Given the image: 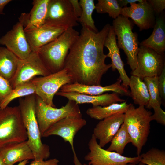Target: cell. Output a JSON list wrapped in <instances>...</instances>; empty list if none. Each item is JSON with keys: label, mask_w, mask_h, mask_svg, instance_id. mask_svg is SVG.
<instances>
[{"label": "cell", "mask_w": 165, "mask_h": 165, "mask_svg": "<svg viewBox=\"0 0 165 165\" xmlns=\"http://www.w3.org/2000/svg\"><path fill=\"white\" fill-rule=\"evenodd\" d=\"M2 14H4L0 12V15H2Z\"/></svg>", "instance_id": "cell-46"}, {"label": "cell", "mask_w": 165, "mask_h": 165, "mask_svg": "<svg viewBox=\"0 0 165 165\" xmlns=\"http://www.w3.org/2000/svg\"><path fill=\"white\" fill-rule=\"evenodd\" d=\"M0 44L5 46L21 60L27 58L32 51L23 25L19 21L0 38Z\"/></svg>", "instance_id": "cell-13"}, {"label": "cell", "mask_w": 165, "mask_h": 165, "mask_svg": "<svg viewBox=\"0 0 165 165\" xmlns=\"http://www.w3.org/2000/svg\"><path fill=\"white\" fill-rule=\"evenodd\" d=\"M79 2L82 9V13L81 16L78 18V22H80L82 26L87 27L93 31L98 32L92 16L95 8L94 0H80Z\"/></svg>", "instance_id": "cell-29"}, {"label": "cell", "mask_w": 165, "mask_h": 165, "mask_svg": "<svg viewBox=\"0 0 165 165\" xmlns=\"http://www.w3.org/2000/svg\"><path fill=\"white\" fill-rule=\"evenodd\" d=\"M163 55L150 48L140 46L137 55V66L132 71V75L142 80L146 77L159 76L165 67Z\"/></svg>", "instance_id": "cell-10"}, {"label": "cell", "mask_w": 165, "mask_h": 165, "mask_svg": "<svg viewBox=\"0 0 165 165\" xmlns=\"http://www.w3.org/2000/svg\"><path fill=\"white\" fill-rule=\"evenodd\" d=\"M36 87L35 94L46 104L55 107L54 96L64 85L72 83L71 76L64 68L57 72L32 79Z\"/></svg>", "instance_id": "cell-8"}, {"label": "cell", "mask_w": 165, "mask_h": 165, "mask_svg": "<svg viewBox=\"0 0 165 165\" xmlns=\"http://www.w3.org/2000/svg\"><path fill=\"white\" fill-rule=\"evenodd\" d=\"M130 104L125 101L120 103H113L106 106L92 107L87 110L86 113L92 118L101 120L116 114L125 113Z\"/></svg>", "instance_id": "cell-25"}, {"label": "cell", "mask_w": 165, "mask_h": 165, "mask_svg": "<svg viewBox=\"0 0 165 165\" xmlns=\"http://www.w3.org/2000/svg\"><path fill=\"white\" fill-rule=\"evenodd\" d=\"M35 113L40 134H43L53 124L67 117H82L78 105L68 100L64 106L57 108L45 103L35 94Z\"/></svg>", "instance_id": "cell-5"}, {"label": "cell", "mask_w": 165, "mask_h": 165, "mask_svg": "<svg viewBox=\"0 0 165 165\" xmlns=\"http://www.w3.org/2000/svg\"><path fill=\"white\" fill-rule=\"evenodd\" d=\"M112 26L117 37V46L123 50L127 63L133 71L137 66L139 49L138 35L132 31L133 23L128 18L120 15L114 19Z\"/></svg>", "instance_id": "cell-7"}, {"label": "cell", "mask_w": 165, "mask_h": 165, "mask_svg": "<svg viewBox=\"0 0 165 165\" xmlns=\"http://www.w3.org/2000/svg\"><path fill=\"white\" fill-rule=\"evenodd\" d=\"M130 96L134 104L146 106L150 99L149 94L145 83L139 77L131 75L130 78Z\"/></svg>", "instance_id": "cell-26"}, {"label": "cell", "mask_w": 165, "mask_h": 165, "mask_svg": "<svg viewBox=\"0 0 165 165\" xmlns=\"http://www.w3.org/2000/svg\"><path fill=\"white\" fill-rule=\"evenodd\" d=\"M69 1L72 5L74 14L78 19L81 16L82 13V9L79 2L78 0H69Z\"/></svg>", "instance_id": "cell-38"}, {"label": "cell", "mask_w": 165, "mask_h": 165, "mask_svg": "<svg viewBox=\"0 0 165 165\" xmlns=\"http://www.w3.org/2000/svg\"><path fill=\"white\" fill-rule=\"evenodd\" d=\"M19 60L7 48L0 46V75L9 82L16 73Z\"/></svg>", "instance_id": "cell-24"}, {"label": "cell", "mask_w": 165, "mask_h": 165, "mask_svg": "<svg viewBox=\"0 0 165 165\" xmlns=\"http://www.w3.org/2000/svg\"><path fill=\"white\" fill-rule=\"evenodd\" d=\"M11 1V0H0V12L4 14L3 11L5 7Z\"/></svg>", "instance_id": "cell-40"}, {"label": "cell", "mask_w": 165, "mask_h": 165, "mask_svg": "<svg viewBox=\"0 0 165 165\" xmlns=\"http://www.w3.org/2000/svg\"><path fill=\"white\" fill-rule=\"evenodd\" d=\"M88 146L90 152L85 156L84 159L88 161V165H127L130 163L137 164L139 162V156L128 157L103 149L93 134Z\"/></svg>", "instance_id": "cell-9"}, {"label": "cell", "mask_w": 165, "mask_h": 165, "mask_svg": "<svg viewBox=\"0 0 165 165\" xmlns=\"http://www.w3.org/2000/svg\"><path fill=\"white\" fill-rule=\"evenodd\" d=\"M28 135L19 106L0 109V148L10 143L27 140Z\"/></svg>", "instance_id": "cell-6"}, {"label": "cell", "mask_w": 165, "mask_h": 165, "mask_svg": "<svg viewBox=\"0 0 165 165\" xmlns=\"http://www.w3.org/2000/svg\"><path fill=\"white\" fill-rule=\"evenodd\" d=\"M139 162L147 165H165V151L152 148L139 156Z\"/></svg>", "instance_id": "cell-32"}, {"label": "cell", "mask_w": 165, "mask_h": 165, "mask_svg": "<svg viewBox=\"0 0 165 165\" xmlns=\"http://www.w3.org/2000/svg\"><path fill=\"white\" fill-rule=\"evenodd\" d=\"M152 114L144 106H139L135 108L131 104L124 113L123 123L127 127L131 143L136 148L138 156L140 155L147 141L150 132Z\"/></svg>", "instance_id": "cell-4"}, {"label": "cell", "mask_w": 165, "mask_h": 165, "mask_svg": "<svg viewBox=\"0 0 165 165\" xmlns=\"http://www.w3.org/2000/svg\"><path fill=\"white\" fill-rule=\"evenodd\" d=\"M59 160L53 158L46 160H33L29 165H58Z\"/></svg>", "instance_id": "cell-37"}, {"label": "cell", "mask_w": 165, "mask_h": 165, "mask_svg": "<svg viewBox=\"0 0 165 165\" xmlns=\"http://www.w3.org/2000/svg\"><path fill=\"white\" fill-rule=\"evenodd\" d=\"M143 0H118V3L122 8L127 7L128 4L136 3L137 2H140Z\"/></svg>", "instance_id": "cell-39"}, {"label": "cell", "mask_w": 165, "mask_h": 165, "mask_svg": "<svg viewBox=\"0 0 165 165\" xmlns=\"http://www.w3.org/2000/svg\"><path fill=\"white\" fill-rule=\"evenodd\" d=\"M95 6L97 13H107L114 19L121 15L122 8L119 6L117 0H98Z\"/></svg>", "instance_id": "cell-31"}, {"label": "cell", "mask_w": 165, "mask_h": 165, "mask_svg": "<svg viewBox=\"0 0 165 165\" xmlns=\"http://www.w3.org/2000/svg\"><path fill=\"white\" fill-rule=\"evenodd\" d=\"M147 1L152 6L155 13L158 14L161 13L165 8V0Z\"/></svg>", "instance_id": "cell-35"}, {"label": "cell", "mask_w": 165, "mask_h": 165, "mask_svg": "<svg viewBox=\"0 0 165 165\" xmlns=\"http://www.w3.org/2000/svg\"><path fill=\"white\" fill-rule=\"evenodd\" d=\"M67 29L44 24L38 27L24 30L32 51L37 52L40 48L56 39Z\"/></svg>", "instance_id": "cell-16"}, {"label": "cell", "mask_w": 165, "mask_h": 165, "mask_svg": "<svg viewBox=\"0 0 165 165\" xmlns=\"http://www.w3.org/2000/svg\"><path fill=\"white\" fill-rule=\"evenodd\" d=\"M130 4L129 7L122 8L121 15L131 19L140 31L153 27L156 20L155 13L147 0Z\"/></svg>", "instance_id": "cell-15"}, {"label": "cell", "mask_w": 165, "mask_h": 165, "mask_svg": "<svg viewBox=\"0 0 165 165\" xmlns=\"http://www.w3.org/2000/svg\"><path fill=\"white\" fill-rule=\"evenodd\" d=\"M0 165H6L4 162H3V160L0 157Z\"/></svg>", "instance_id": "cell-43"}, {"label": "cell", "mask_w": 165, "mask_h": 165, "mask_svg": "<svg viewBox=\"0 0 165 165\" xmlns=\"http://www.w3.org/2000/svg\"><path fill=\"white\" fill-rule=\"evenodd\" d=\"M69 0H50L44 24L66 29L79 25Z\"/></svg>", "instance_id": "cell-12"}, {"label": "cell", "mask_w": 165, "mask_h": 165, "mask_svg": "<svg viewBox=\"0 0 165 165\" xmlns=\"http://www.w3.org/2000/svg\"><path fill=\"white\" fill-rule=\"evenodd\" d=\"M158 88L161 98H165V67L158 76Z\"/></svg>", "instance_id": "cell-36"}, {"label": "cell", "mask_w": 165, "mask_h": 165, "mask_svg": "<svg viewBox=\"0 0 165 165\" xmlns=\"http://www.w3.org/2000/svg\"><path fill=\"white\" fill-rule=\"evenodd\" d=\"M110 25L106 24L95 32L82 26L80 34L70 49L64 68L71 76L72 83L101 85L103 75L111 67L105 64L107 57L104 44Z\"/></svg>", "instance_id": "cell-1"}, {"label": "cell", "mask_w": 165, "mask_h": 165, "mask_svg": "<svg viewBox=\"0 0 165 165\" xmlns=\"http://www.w3.org/2000/svg\"><path fill=\"white\" fill-rule=\"evenodd\" d=\"M28 163V160H25L20 162L17 165H26Z\"/></svg>", "instance_id": "cell-42"}, {"label": "cell", "mask_w": 165, "mask_h": 165, "mask_svg": "<svg viewBox=\"0 0 165 165\" xmlns=\"http://www.w3.org/2000/svg\"><path fill=\"white\" fill-rule=\"evenodd\" d=\"M56 95L73 101L78 105L90 103L93 105V107L106 106L118 102L122 103L125 101V100L119 97L118 94L114 92L98 95H91L75 92H66L58 91Z\"/></svg>", "instance_id": "cell-19"}, {"label": "cell", "mask_w": 165, "mask_h": 165, "mask_svg": "<svg viewBox=\"0 0 165 165\" xmlns=\"http://www.w3.org/2000/svg\"><path fill=\"white\" fill-rule=\"evenodd\" d=\"M74 163L75 165H83L80 162L76 155H74Z\"/></svg>", "instance_id": "cell-41"}, {"label": "cell", "mask_w": 165, "mask_h": 165, "mask_svg": "<svg viewBox=\"0 0 165 165\" xmlns=\"http://www.w3.org/2000/svg\"><path fill=\"white\" fill-rule=\"evenodd\" d=\"M0 157L6 165H13L18 162L34 160L27 140L5 145L0 148Z\"/></svg>", "instance_id": "cell-20"}, {"label": "cell", "mask_w": 165, "mask_h": 165, "mask_svg": "<svg viewBox=\"0 0 165 165\" xmlns=\"http://www.w3.org/2000/svg\"><path fill=\"white\" fill-rule=\"evenodd\" d=\"M13 89L10 82L0 75V104Z\"/></svg>", "instance_id": "cell-33"}, {"label": "cell", "mask_w": 165, "mask_h": 165, "mask_svg": "<svg viewBox=\"0 0 165 165\" xmlns=\"http://www.w3.org/2000/svg\"><path fill=\"white\" fill-rule=\"evenodd\" d=\"M36 87L32 79L16 86L0 104V109L8 106L13 100L17 98L26 97L35 94Z\"/></svg>", "instance_id": "cell-27"}, {"label": "cell", "mask_w": 165, "mask_h": 165, "mask_svg": "<svg viewBox=\"0 0 165 165\" xmlns=\"http://www.w3.org/2000/svg\"><path fill=\"white\" fill-rule=\"evenodd\" d=\"M154 113L151 116L152 120H155L157 123L165 125V112L161 107L153 108Z\"/></svg>", "instance_id": "cell-34"}, {"label": "cell", "mask_w": 165, "mask_h": 165, "mask_svg": "<svg viewBox=\"0 0 165 165\" xmlns=\"http://www.w3.org/2000/svg\"><path fill=\"white\" fill-rule=\"evenodd\" d=\"M122 81L119 79L115 83L106 86L86 85L77 83L68 84L62 86L59 91L63 92H75L91 95H98L112 91L122 95L130 96V91L121 84Z\"/></svg>", "instance_id": "cell-17"}, {"label": "cell", "mask_w": 165, "mask_h": 165, "mask_svg": "<svg viewBox=\"0 0 165 165\" xmlns=\"http://www.w3.org/2000/svg\"><path fill=\"white\" fill-rule=\"evenodd\" d=\"M107 150L116 152L122 155L126 145L131 143L130 136L126 125L123 123L113 137Z\"/></svg>", "instance_id": "cell-28"}, {"label": "cell", "mask_w": 165, "mask_h": 165, "mask_svg": "<svg viewBox=\"0 0 165 165\" xmlns=\"http://www.w3.org/2000/svg\"><path fill=\"white\" fill-rule=\"evenodd\" d=\"M124 113H118L100 121L94 127L93 134L103 148L111 140L124 122Z\"/></svg>", "instance_id": "cell-18"}, {"label": "cell", "mask_w": 165, "mask_h": 165, "mask_svg": "<svg viewBox=\"0 0 165 165\" xmlns=\"http://www.w3.org/2000/svg\"><path fill=\"white\" fill-rule=\"evenodd\" d=\"M35 94L21 98L19 108L23 123L27 130V141L34 160H43L50 157V147L42 141V137L35 113Z\"/></svg>", "instance_id": "cell-2"}, {"label": "cell", "mask_w": 165, "mask_h": 165, "mask_svg": "<svg viewBox=\"0 0 165 165\" xmlns=\"http://www.w3.org/2000/svg\"><path fill=\"white\" fill-rule=\"evenodd\" d=\"M140 46L150 48L160 54H164L165 51V22L164 16L161 14L156 19L152 34L140 43Z\"/></svg>", "instance_id": "cell-23"}, {"label": "cell", "mask_w": 165, "mask_h": 165, "mask_svg": "<svg viewBox=\"0 0 165 165\" xmlns=\"http://www.w3.org/2000/svg\"><path fill=\"white\" fill-rule=\"evenodd\" d=\"M79 35V32L73 28H68L56 39L38 50L37 52L51 73L64 68L69 51Z\"/></svg>", "instance_id": "cell-3"}, {"label": "cell", "mask_w": 165, "mask_h": 165, "mask_svg": "<svg viewBox=\"0 0 165 165\" xmlns=\"http://www.w3.org/2000/svg\"><path fill=\"white\" fill-rule=\"evenodd\" d=\"M138 164V165H145V164L140 162H139Z\"/></svg>", "instance_id": "cell-45"}, {"label": "cell", "mask_w": 165, "mask_h": 165, "mask_svg": "<svg viewBox=\"0 0 165 165\" xmlns=\"http://www.w3.org/2000/svg\"><path fill=\"white\" fill-rule=\"evenodd\" d=\"M83 165H88L87 164L85 163L83 164ZM127 165H136V164L135 163H130L128 164Z\"/></svg>", "instance_id": "cell-44"}, {"label": "cell", "mask_w": 165, "mask_h": 165, "mask_svg": "<svg viewBox=\"0 0 165 165\" xmlns=\"http://www.w3.org/2000/svg\"><path fill=\"white\" fill-rule=\"evenodd\" d=\"M49 1L34 0L30 12L21 14L19 21L23 25L24 30L38 27L44 24Z\"/></svg>", "instance_id": "cell-22"}, {"label": "cell", "mask_w": 165, "mask_h": 165, "mask_svg": "<svg viewBox=\"0 0 165 165\" xmlns=\"http://www.w3.org/2000/svg\"><path fill=\"white\" fill-rule=\"evenodd\" d=\"M37 52L31 51L26 58L19 60L16 73L9 81L13 89L29 81L37 75L45 76L51 74Z\"/></svg>", "instance_id": "cell-11"}, {"label": "cell", "mask_w": 165, "mask_h": 165, "mask_svg": "<svg viewBox=\"0 0 165 165\" xmlns=\"http://www.w3.org/2000/svg\"><path fill=\"white\" fill-rule=\"evenodd\" d=\"M104 46L108 50L107 57L110 58L111 67L113 71L117 69L119 73V78L122 82L123 85L128 88L129 85L130 78L124 68V64L122 61L116 40V35L112 25L105 39Z\"/></svg>", "instance_id": "cell-21"}, {"label": "cell", "mask_w": 165, "mask_h": 165, "mask_svg": "<svg viewBox=\"0 0 165 165\" xmlns=\"http://www.w3.org/2000/svg\"><path fill=\"white\" fill-rule=\"evenodd\" d=\"M143 80L150 95L149 101L146 108L150 109L161 107V98L158 88V76L146 77Z\"/></svg>", "instance_id": "cell-30"}, {"label": "cell", "mask_w": 165, "mask_h": 165, "mask_svg": "<svg viewBox=\"0 0 165 165\" xmlns=\"http://www.w3.org/2000/svg\"><path fill=\"white\" fill-rule=\"evenodd\" d=\"M86 124V120L82 117H67L52 125L42 137H47L52 135L61 137L65 142L70 144L74 153L75 152L74 147L75 136Z\"/></svg>", "instance_id": "cell-14"}]
</instances>
